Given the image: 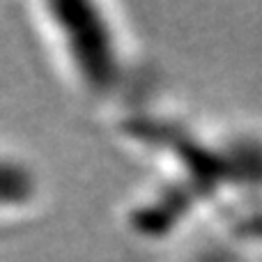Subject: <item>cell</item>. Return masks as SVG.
<instances>
[{"mask_svg":"<svg viewBox=\"0 0 262 262\" xmlns=\"http://www.w3.org/2000/svg\"><path fill=\"white\" fill-rule=\"evenodd\" d=\"M255 253H258V258L262 260V237H260V242H258V246H255Z\"/></svg>","mask_w":262,"mask_h":262,"instance_id":"4","label":"cell"},{"mask_svg":"<svg viewBox=\"0 0 262 262\" xmlns=\"http://www.w3.org/2000/svg\"><path fill=\"white\" fill-rule=\"evenodd\" d=\"M28 12L51 67L76 99L113 120L138 108L145 62L122 7L46 0Z\"/></svg>","mask_w":262,"mask_h":262,"instance_id":"1","label":"cell"},{"mask_svg":"<svg viewBox=\"0 0 262 262\" xmlns=\"http://www.w3.org/2000/svg\"><path fill=\"white\" fill-rule=\"evenodd\" d=\"M46 186L37 166L12 147H0V226L28 221L41 209Z\"/></svg>","mask_w":262,"mask_h":262,"instance_id":"2","label":"cell"},{"mask_svg":"<svg viewBox=\"0 0 262 262\" xmlns=\"http://www.w3.org/2000/svg\"><path fill=\"white\" fill-rule=\"evenodd\" d=\"M175 262H262V260L251 249L239 244L235 237L216 230V237L198 242Z\"/></svg>","mask_w":262,"mask_h":262,"instance_id":"3","label":"cell"}]
</instances>
